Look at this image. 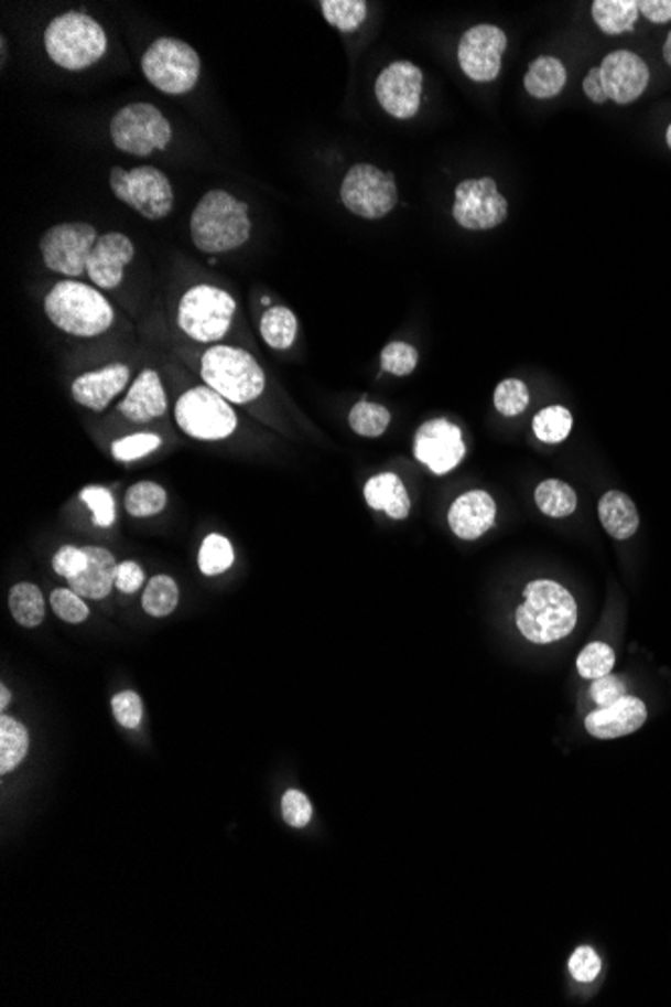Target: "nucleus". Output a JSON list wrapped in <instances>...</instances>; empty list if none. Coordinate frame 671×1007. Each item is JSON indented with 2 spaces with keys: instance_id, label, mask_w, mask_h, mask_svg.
Listing matches in <instances>:
<instances>
[{
  "instance_id": "1",
  "label": "nucleus",
  "mask_w": 671,
  "mask_h": 1007,
  "mask_svg": "<svg viewBox=\"0 0 671 1007\" xmlns=\"http://www.w3.org/2000/svg\"><path fill=\"white\" fill-rule=\"evenodd\" d=\"M195 248L209 256L241 248L251 236L250 205L226 190L205 193L190 217Z\"/></svg>"
},
{
  "instance_id": "2",
  "label": "nucleus",
  "mask_w": 671,
  "mask_h": 1007,
  "mask_svg": "<svg viewBox=\"0 0 671 1007\" xmlns=\"http://www.w3.org/2000/svg\"><path fill=\"white\" fill-rule=\"evenodd\" d=\"M577 603L567 589L549 579H537L524 588V601L517 608V628L533 644H553L573 632Z\"/></svg>"
},
{
  "instance_id": "3",
  "label": "nucleus",
  "mask_w": 671,
  "mask_h": 1007,
  "mask_svg": "<svg viewBox=\"0 0 671 1007\" xmlns=\"http://www.w3.org/2000/svg\"><path fill=\"white\" fill-rule=\"evenodd\" d=\"M48 320L61 332L77 339L101 336L113 326V306L89 283L57 282L45 298Z\"/></svg>"
},
{
  "instance_id": "4",
  "label": "nucleus",
  "mask_w": 671,
  "mask_h": 1007,
  "mask_svg": "<svg viewBox=\"0 0 671 1007\" xmlns=\"http://www.w3.org/2000/svg\"><path fill=\"white\" fill-rule=\"evenodd\" d=\"M48 58L65 71H83L99 63L107 53V34L85 12L68 11L55 17L45 29Z\"/></svg>"
},
{
  "instance_id": "5",
  "label": "nucleus",
  "mask_w": 671,
  "mask_h": 1007,
  "mask_svg": "<svg viewBox=\"0 0 671 1007\" xmlns=\"http://www.w3.org/2000/svg\"><path fill=\"white\" fill-rule=\"evenodd\" d=\"M202 378L205 386L231 405H248L262 397L266 374L250 352L228 344H216L202 356Z\"/></svg>"
},
{
  "instance_id": "6",
  "label": "nucleus",
  "mask_w": 671,
  "mask_h": 1007,
  "mask_svg": "<svg viewBox=\"0 0 671 1007\" xmlns=\"http://www.w3.org/2000/svg\"><path fill=\"white\" fill-rule=\"evenodd\" d=\"M141 71L149 83L165 95L194 92L202 75V58L194 46L182 39L160 36L141 57Z\"/></svg>"
},
{
  "instance_id": "7",
  "label": "nucleus",
  "mask_w": 671,
  "mask_h": 1007,
  "mask_svg": "<svg viewBox=\"0 0 671 1007\" xmlns=\"http://www.w3.org/2000/svg\"><path fill=\"white\" fill-rule=\"evenodd\" d=\"M234 296L209 283H197L180 300L177 324L195 342H219L229 332L236 314Z\"/></svg>"
},
{
  "instance_id": "8",
  "label": "nucleus",
  "mask_w": 671,
  "mask_h": 1007,
  "mask_svg": "<svg viewBox=\"0 0 671 1007\" xmlns=\"http://www.w3.org/2000/svg\"><path fill=\"white\" fill-rule=\"evenodd\" d=\"M177 427L197 441H224L238 429V415L221 395L209 386L185 390L175 405Z\"/></svg>"
},
{
  "instance_id": "9",
  "label": "nucleus",
  "mask_w": 671,
  "mask_h": 1007,
  "mask_svg": "<svg viewBox=\"0 0 671 1007\" xmlns=\"http://www.w3.org/2000/svg\"><path fill=\"white\" fill-rule=\"evenodd\" d=\"M109 136L115 148L129 156L149 158L170 146L173 129L170 119L151 103H129L113 115Z\"/></svg>"
},
{
  "instance_id": "10",
  "label": "nucleus",
  "mask_w": 671,
  "mask_h": 1007,
  "mask_svg": "<svg viewBox=\"0 0 671 1007\" xmlns=\"http://www.w3.org/2000/svg\"><path fill=\"white\" fill-rule=\"evenodd\" d=\"M109 185L119 202L149 222L165 219L175 204L170 178L153 165H139L131 171L117 165L109 173Z\"/></svg>"
},
{
  "instance_id": "11",
  "label": "nucleus",
  "mask_w": 671,
  "mask_h": 1007,
  "mask_svg": "<svg viewBox=\"0 0 671 1007\" xmlns=\"http://www.w3.org/2000/svg\"><path fill=\"white\" fill-rule=\"evenodd\" d=\"M340 200L350 214L380 219L399 204V183L390 171L372 163H356L342 180Z\"/></svg>"
},
{
  "instance_id": "12",
  "label": "nucleus",
  "mask_w": 671,
  "mask_h": 1007,
  "mask_svg": "<svg viewBox=\"0 0 671 1007\" xmlns=\"http://www.w3.org/2000/svg\"><path fill=\"white\" fill-rule=\"evenodd\" d=\"M97 239L99 234L91 224L65 222L46 229L39 242V249L45 268L51 272L80 278L87 274V261Z\"/></svg>"
},
{
  "instance_id": "13",
  "label": "nucleus",
  "mask_w": 671,
  "mask_h": 1007,
  "mask_svg": "<svg viewBox=\"0 0 671 1007\" xmlns=\"http://www.w3.org/2000/svg\"><path fill=\"white\" fill-rule=\"evenodd\" d=\"M507 215L509 202L493 178L463 180L456 185L453 217L458 226L470 232H485L501 226Z\"/></svg>"
},
{
  "instance_id": "14",
  "label": "nucleus",
  "mask_w": 671,
  "mask_h": 1007,
  "mask_svg": "<svg viewBox=\"0 0 671 1007\" xmlns=\"http://www.w3.org/2000/svg\"><path fill=\"white\" fill-rule=\"evenodd\" d=\"M507 34L495 24L470 26L458 41V65L468 79L489 83L501 73Z\"/></svg>"
},
{
  "instance_id": "15",
  "label": "nucleus",
  "mask_w": 671,
  "mask_h": 1007,
  "mask_svg": "<svg viewBox=\"0 0 671 1007\" xmlns=\"http://www.w3.org/2000/svg\"><path fill=\"white\" fill-rule=\"evenodd\" d=\"M422 81L421 67L410 61H394L376 77V99L394 119H412L421 111Z\"/></svg>"
},
{
  "instance_id": "16",
  "label": "nucleus",
  "mask_w": 671,
  "mask_h": 1007,
  "mask_svg": "<svg viewBox=\"0 0 671 1007\" xmlns=\"http://www.w3.org/2000/svg\"><path fill=\"white\" fill-rule=\"evenodd\" d=\"M412 453L434 475H446L465 459L467 447L463 441V432L451 420L434 419L416 430Z\"/></svg>"
},
{
  "instance_id": "17",
  "label": "nucleus",
  "mask_w": 671,
  "mask_h": 1007,
  "mask_svg": "<svg viewBox=\"0 0 671 1007\" xmlns=\"http://www.w3.org/2000/svg\"><path fill=\"white\" fill-rule=\"evenodd\" d=\"M602 81L607 99L627 105L639 99L649 83L646 61L631 51H614L602 61Z\"/></svg>"
},
{
  "instance_id": "18",
  "label": "nucleus",
  "mask_w": 671,
  "mask_h": 1007,
  "mask_svg": "<svg viewBox=\"0 0 671 1007\" xmlns=\"http://www.w3.org/2000/svg\"><path fill=\"white\" fill-rule=\"evenodd\" d=\"M136 256V246L123 232H107L93 246L87 276L102 290H115L123 282V272Z\"/></svg>"
},
{
  "instance_id": "19",
  "label": "nucleus",
  "mask_w": 671,
  "mask_h": 1007,
  "mask_svg": "<svg viewBox=\"0 0 671 1007\" xmlns=\"http://www.w3.org/2000/svg\"><path fill=\"white\" fill-rule=\"evenodd\" d=\"M131 371L123 363L109 364L99 371L77 376L71 386V395L80 407L101 413L113 398L126 390Z\"/></svg>"
},
{
  "instance_id": "20",
  "label": "nucleus",
  "mask_w": 671,
  "mask_h": 1007,
  "mask_svg": "<svg viewBox=\"0 0 671 1007\" xmlns=\"http://www.w3.org/2000/svg\"><path fill=\"white\" fill-rule=\"evenodd\" d=\"M646 720H648L646 704L641 703L639 698L624 696L621 700H617L612 706H605V708L589 714L585 720V728L595 738L612 740V738L636 732L646 725Z\"/></svg>"
},
{
  "instance_id": "21",
  "label": "nucleus",
  "mask_w": 671,
  "mask_h": 1007,
  "mask_svg": "<svg viewBox=\"0 0 671 1007\" xmlns=\"http://www.w3.org/2000/svg\"><path fill=\"white\" fill-rule=\"evenodd\" d=\"M497 517V505L487 491H468L448 511V525L461 539H478L489 532Z\"/></svg>"
},
{
  "instance_id": "22",
  "label": "nucleus",
  "mask_w": 671,
  "mask_h": 1007,
  "mask_svg": "<svg viewBox=\"0 0 671 1007\" xmlns=\"http://www.w3.org/2000/svg\"><path fill=\"white\" fill-rule=\"evenodd\" d=\"M167 410V395L160 374L145 368L137 376L127 397L119 405V413L131 422H151L161 419Z\"/></svg>"
},
{
  "instance_id": "23",
  "label": "nucleus",
  "mask_w": 671,
  "mask_h": 1007,
  "mask_svg": "<svg viewBox=\"0 0 671 1007\" xmlns=\"http://www.w3.org/2000/svg\"><path fill=\"white\" fill-rule=\"evenodd\" d=\"M83 549L87 555V566L77 578L68 579V586L73 591H77L80 598L102 600L115 588L119 564L109 549L93 547V545L83 547Z\"/></svg>"
},
{
  "instance_id": "24",
  "label": "nucleus",
  "mask_w": 671,
  "mask_h": 1007,
  "mask_svg": "<svg viewBox=\"0 0 671 1007\" xmlns=\"http://www.w3.org/2000/svg\"><path fill=\"white\" fill-rule=\"evenodd\" d=\"M366 503L375 511H385L392 519H407L410 497L402 479L394 473H380L368 479L365 485Z\"/></svg>"
},
{
  "instance_id": "25",
  "label": "nucleus",
  "mask_w": 671,
  "mask_h": 1007,
  "mask_svg": "<svg viewBox=\"0 0 671 1007\" xmlns=\"http://www.w3.org/2000/svg\"><path fill=\"white\" fill-rule=\"evenodd\" d=\"M599 521L615 539H629L638 532L639 515L634 501L621 491H607L599 501Z\"/></svg>"
},
{
  "instance_id": "26",
  "label": "nucleus",
  "mask_w": 671,
  "mask_h": 1007,
  "mask_svg": "<svg viewBox=\"0 0 671 1007\" xmlns=\"http://www.w3.org/2000/svg\"><path fill=\"white\" fill-rule=\"evenodd\" d=\"M567 71L558 57H539L529 65L524 75V89L535 99H551L563 92Z\"/></svg>"
},
{
  "instance_id": "27",
  "label": "nucleus",
  "mask_w": 671,
  "mask_h": 1007,
  "mask_svg": "<svg viewBox=\"0 0 671 1007\" xmlns=\"http://www.w3.org/2000/svg\"><path fill=\"white\" fill-rule=\"evenodd\" d=\"M593 21L607 34L629 33L639 17L636 0H595L592 4Z\"/></svg>"
},
{
  "instance_id": "28",
  "label": "nucleus",
  "mask_w": 671,
  "mask_h": 1007,
  "mask_svg": "<svg viewBox=\"0 0 671 1007\" xmlns=\"http://www.w3.org/2000/svg\"><path fill=\"white\" fill-rule=\"evenodd\" d=\"M260 334L273 351L290 349L297 336L296 314L285 306L268 308L260 320Z\"/></svg>"
},
{
  "instance_id": "29",
  "label": "nucleus",
  "mask_w": 671,
  "mask_h": 1007,
  "mask_svg": "<svg viewBox=\"0 0 671 1007\" xmlns=\"http://www.w3.org/2000/svg\"><path fill=\"white\" fill-rule=\"evenodd\" d=\"M9 610L23 628H36L45 620V598L34 583H17L9 593Z\"/></svg>"
},
{
  "instance_id": "30",
  "label": "nucleus",
  "mask_w": 671,
  "mask_h": 1007,
  "mask_svg": "<svg viewBox=\"0 0 671 1007\" xmlns=\"http://www.w3.org/2000/svg\"><path fill=\"white\" fill-rule=\"evenodd\" d=\"M29 752V732L19 720L2 714L0 718V772L17 769Z\"/></svg>"
},
{
  "instance_id": "31",
  "label": "nucleus",
  "mask_w": 671,
  "mask_h": 1007,
  "mask_svg": "<svg viewBox=\"0 0 671 1007\" xmlns=\"http://www.w3.org/2000/svg\"><path fill=\"white\" fill-rule=\"evenodd\" d=\"M167 507V493L160 483L139 481L127 489L126 511L131 517H155Z\"/></svg>"
},
{
  "instance_id": "32",
  "label": "nucleus",
  "mask_w": 671,
  "mask_h": 1007,
  "mask_svg": "<svg viewBox=\"0 0 671 1007\" xmlns=\"http://www.w3.org/2000/svg\"><path fill=\"white\" fill-rule=\"evenodd\" d=\"M537 507L549 517H567L577 510L575 489L559 479L543 481L535 491Z\"/></svg>"
},
{
  "instance_id": "33",
  "label": "nucleus",
  "mask_w": 671,
  "mask_h": 1007,
  "mask_svg": "<svg viewBox=\"0 0 671 1007\" xmlns=\"http://www.w3.org/2000/svg\"><path fill=\"white\" fill-rule=\"evenodd\" d=\"M320 9L328 24L342 33L358 31L368 14L365 0H322Z\"/></svg>"
},
{
  "instance_id": "34",
  "label": "nucleus",
  "mask_w": 671,
  "mask_h": 1007,
  "mask_svg": "<svg viewBox=\"0 0 671 1007\" xmlns=\"http://www.w3.org/2000/svg\"><path fill=\"white\" fill-rule=\"evenodd\" d=\"M234 559H236L234 545L229 544L228 537H224L219 533L207 535L202 542L199 555H197L199 569L207 578H214V576L228 571L229 567L234 566Z\"/></svg>"
},
{
  "instance_id": "35",
  "label": "nucleus",
  "mask_w": 671,
  "mask_h": 1007,
  "mask_svg": "<svg viewBox=\"0 0 671 1007\" xmlns=\"http://www.w3.org/2000/svg\"><path fill=\"white\" fill-rule=\"evenodd\" d=\"M143 610L153 618H167L180 603V588L170 576H155L143 591Z\"/></svg>"
},
{
  "instance_id": "36",
  "label": "nucleus",
  "mask_w": 671,
  "mask_h": 1007,
  "mask_svg": "<svg viewBox=\"0 0 671 1007\" xmlns=\"http://www.w3.org/2000/svg\"><path fill=\"white\" fill-rule=\"evenodd\" d=\"M348 425L360 437H368V439L382 437L387 432L388 425H390V413L382 405L360 400V403H356L350 408Z\"/></svg>"
},
{
  "instance_id": "37",
  "label": "nucleus",
  "mask_w": 671,
  "mask_h": 1007,
  "mask_svg": "<svg viewBox=\"0 0 671 1007\" xmlns=\"http://www.w3.org/2000/svg\"><path fill=\"white\" fill-rule=\"evenodd\" d=\"M573 417L565 407H546L539 410L533 419L537 439L543 442H563L570 437Z\"/></svg>"
},
{
  "instance_id": "38",
  "label": "nucleus",
  "mask_w": 671,
  "mask_h": 1007,
  "mask_svg": "<svg viewBox=\"0 0 671 1007\" xmlns=\"http://www.w3.org/2000/svg\"><path fill=\"white\" fill-rule=\"evenodd\" d=\"M615 666L614 650L602 642L587 645L577 657V672L585 679L604 678Z\"/></svg>"
},
{
  "instance_id": "39",
  "label": "nucleus",
  "mask_w": 671,
  "mask_h": 1007,
  "mask_svg": "<svg viewBox=\"0 0 671 1007\" xmlns=\"http://www.w3.org/2000/svg\"><path fill=\"white\" fill-rule=\"evenodd\" d=\"M161 442L163 441H161L160 435H155V432H136L123 439H117L111 444V453L119 463H131V461H139L149 453L158 451Z\"/></svg>"
},
{
  "instance_id": "40",
  "label": "nucleus",
  "mask_w": 671,
  "mask_h": 1007,
  "mask_svg": "<svg viewBox=\"0 0 671 1007\" xmlns=\"http://www.w3.org/2000/svg\"><path fill=\"white\" fill-rule=\"evenodd\" d=\"M493 400L502 417H517L529 407V388L519 378H507L495 388Z\"/></svg>"
},
{
  "instance_id": "41",
  "label": "nucleus",
  "mask_w": 671,
  "mask_h": 1007,
  "mask_svg": "<svg viewBox=\"0 0 671 1007\" xmlns=\"http://www.w3.org/2000/svg\"><path fill=\"white\" fill-rule=\"evenodd\" d=\"M419 364V351L407 342H390L387 349L380 352V366L385 373L394 376H409L414 373Z\"/></svg>"
},
{
  "instance_id": "42",
  "label": "nucleus",
  "mask_w": 671,
  "mask_h": 1007,
  "mask_svg": "<svg viewBox=\"0 0 671 1007\" xmlns=\"http://www.w3.org/2000/svg\"><path fill=\"white\" fill-rule=\"evenodd\" d=\"M79 499L87 505V510L91 511L93 521L97 527L113 525L115 499L109 489L101 488V485H89L80 491Z\"/></svg>"
},
{
  "instance_id": "43",
  "label": "nucleus",
  "mask_w": 671,
  "mask_h": 1007,
  "mask_svg": "<svg viewBox=\"0 0 671 1007\" xmlns=\"http://www.w3.org/2000/svg\"><path fill=\"white\" fill-rule=\"evenodd\" d=\"M51 608L63 622L83 623L89 618V608L77 591L71 588L55 589L51 593Z\"/></svg>"
},
{
  "instance_id": "44",
  "label": "nucleus",
  "mask_w": 671,
  "mask_h": 1007,
  "mask_svg": "<svg viewBox=\"0 0 671 1007\" xmlns=\"http://www.w3.org/2000/svg\"><path fill=\"white\" fill-rule=\"evenodd\" d=\"M111 708H113L115 720L129 730L139 728L143 720V703H141V696L136 692H119L111 700Z\"/></svg>"
},
{
  "instance_id": "45",
  "label": "nucleus",
  "mask_w": 671,
  "mask_h": 1007,
  "mask_svg": "<svg viewBox=\"0 0 671 1007\" xmlns=\"http://www.w3.org/2000/svg\"><path fill=\"white\" fill-rule=\"evenodd\" d=\"M570 972L581 984H589L602 972V960L592 947L583 945L571 955Z\"/></svg>"
},
{
  "instance_id": "46",
  "label": "nucleus",
  "mask_w": 671,
  "mask_h": 1007,
  "mask_svg": "<svg viewBox=\"0 0 671 1007\" xmlns=\"http://www.w3.org/2000/svg\"><path fill=\"white\" fill-rule=\"evenodd\" d=\"M85 566H87L85 549H79L75 545H63L53 557V569L67 581L77 578Z\"/></svg>"
},
{
  "instance_id": "47",
  "label": "nucleus",
  "mask_w": 671,
  "mask_h": 1007,
  "mask_svg": "<svg viewBox=\"0 0 671 1007\" xmlns=\"http://www.w3.org/2000/svg\"><path fill=\"white\" fill-rule=\"evenodd\" d=\"M282 813H284L288 825L302 828L312 818V804L307 801L306 794L300 793V791H288L282 799Z\"/></svg>"
},
{
  "instance_id": "48",
  "label": "nucleus",
  "mask_w": 671,
  "mask_h": 1007,
  "mask_svg": "<svg viewBox=\"0 0 671 1007\" xmlns=\"http://www.w3.org/2000/svg\"><path fill=\"white\" fill-rule=\"evenodd\" d=\"M589 696L599 708H605V706H612V704L621 700L626 696V684L621 679L612 676V674H607L604 678H597L593 682Z\"/></svg>"
},
{
  "instance_id": "49",
  "label": "nucleus",
  "mask_w": 671,
  "mask_h": 1007,
  "mask_svg": "<svg viewBox=\"0 0 671 1007\" xmlns=\"http://www.w3.org/2000/svg\"><path fill=\"white\" fill-rule=\"evenodd\" d=\"M143 581H145V571L139 564L136 561L119 564L115 588L119 589L121 593H136L143 586Z\"/></svg>"
},
{
  "instance_id": "50",
  "label": "nucleus",
  "mask_w": 671,
  "mask_h": 1007,
  "mask_svg": "<svg viewBox=\"0 0 671 1007\" xmlns=\"http://www.w3.org/2000/svg\"><path fill=\"white\" fill-rule=\"evenodd\" d=\"M639 12L651 23H670L671 0H641L639 2Z\"/></svg>"
},
{
  "instance_id": "51",
  "label": "nucleus",
  "mask_w": 671,
  "mask_h": 1007,
  "mask_svg": "<svg viewBox=\"0 0 671 1007\" xmlns=\"http://www.w3.org/2000/svg\"><path fill=\"white\" fill-rule=\"evenodd\" d=\"M583 92L587 95V99L597 105H604L607 103V95H605L604 81H602V71L599 67L592 68L585 79H583Z\"/></svg>"
},
{
  "instance_id": "52",
  "label": "nucleus",
  "mask_w": 671,
  "mask_h": 1007,
  "mask_svg": "<svg viewBox=\"0 0 671 1007\" xmlns=\"http://www.w3.org/2000/svg\"><path fill=\"white\" fill-rule=\"evenodd\" d=\"M9 703H11V692L2 684V686H0V710H2V713L7 710Z\"/></svg>"
},
{
  "instance_id": "53",
  "label": "nucleus",
  "mask_w": 671,
  "mask_h": 1007,
  "mask_svg": "<svg viewBox=\"0 0 671 1007\" xmlns=\"http://www.w3.org/2000/svg\"><path fill=\"white\" fill-rule=\"evenodd\" d=\"M663 58H665V63L671 67V33L668 34L665 45H663Z\"/></svg>"
},
{
  "instance_id": "54",
  "label": "nucleus",
  "mask_w": 671,
  "mask_h": 1007,
  "mask_svg": "<svg viewBox=\"0 0 671 1007\" xmlns=\"http://www.w3.org/2000/svg\"><path fill=\"white\" fill-rule=\"evenodd\" d=\"M665 141H668V146H670V149H671V125H670V127H668V133H665Z\"/></svg>"
}]
</instances>
